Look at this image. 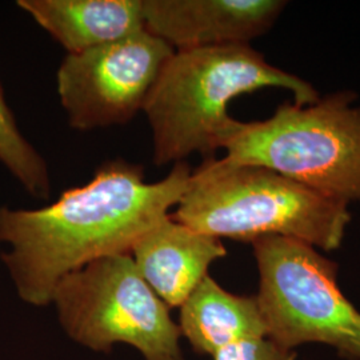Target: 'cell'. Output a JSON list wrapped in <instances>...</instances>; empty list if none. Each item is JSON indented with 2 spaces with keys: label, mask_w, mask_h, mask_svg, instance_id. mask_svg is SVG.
Masks as SVG:
<instances>
[{
  "label": "cell",
  "mask_w": 360,
  "mask_h": 360,
  "mask_svg": "<svg viewBox=\"0 0 360 360\" xmlns=\"http://www.w3.org/2000/svg\"><path fill=\"white\" fill-rule=\"evenodd\" d=\"M171 218L210 236L254 243L281 236L338 250L351 221L348 205L260 166L208 158L193 169Z\"/></svg>",
  "instance_id": "obj_3"
},
{
  "label": "cell",
  "mask_w": 360,
  "mask_h": 360,
  "mask_svg": "<svg viewBox=\"0 0 360 360\" xmlns=\"http://www.w3.org/2000/svg\"><path fill=\"white\" fill-rule=\"evenodd\" d=\"M283 0H143L146 31L175 50L250 44L270 31Z\"/></svg>",
  "instance_id": "obj_8"
},
{
  "label": "cell",
  "mask_w": 360,
  "mask_h": 360,
  "mask_svg": "<svg viewBox=\"0 0 360 360\" xmlns=\"http://www.w3.org/2000/svg\"><path fill=\"white\" fill-rule=\"evenodd\" d=\"M51 304L67 335L84 347L107 352L126 343L146 360H183L179 326L129 254L102 257L65 275Z\"/></svg>",
  "instance_id": "obj_5"
},
{
  "label": "cell",
  "mask_w": 360,
  "mask_h": 360,
  "mask_svg": "<svg viewBox=\"0 0 360 360\" xmlns=\"http://www.w3.org/2000/svg\"><path fill=\"white\" fill-rule=\"evenodd\" d=\"M16 4L68 53L146 30L143 0H19Z\"/></svg>",
  "instance_id": "obj_10"
},
{
  "label": "cell",
  "mask_w": 360,
  "mask_h": 360,
  "mask_svg": "<svg viewBox=\"0 0 360 360\" xmlns=\"http://www.w3.org/2000/svg\"><path fill=\"white\" fill-rule=\"evenodd\" d=\"M215 360H295L296 352L269 336L245 339L219 349Z\"/></svg>",
  "instance_id": "obj_13"
},
{
  "label": "cell",
  "mask_w": 360,
  "mask_h": 360,
  "mask_svg": "<svg viewBox=\"0 0 360 360\" xmlns=\"http://www.w3.org/2000/svg\"><path fill=\"white\" fill-rule=\"evenodd\" d=\"M129 255L144 282L168 309L180 307L208 275L210 266L227 255L218 238L167 218L146 232Z\"/></svg>",
  "instance_id": "obj_9"
},
{
  "label": "cell",
  "mask_w": 360,
  "mask_h": 360,
  "mask_svg": "<svg viewBox=\"0 0 360 360\" xmlns=\"http://www.w3.org/2000/svg\"><path fill=\"white\" fill-rule=\"evenodd\" d=\"M191 174L180 162L166 178L150 183L143 166L116 159L52 205L0 207V243L8 245L1 262L19 297L35 307L49 306L65 275L102 257L129 254L179 205Z\"/></svg>",
  "instance_id": "obj_1"
},
{
  "label": "cell",
  "mask_w": 360,
  "mask_h": 360,
  "mask_svg": "<svg viewBox=\"0 0 360 360\" xmlns=\"http://www.w3.org/2000/svg\"><path fill=\"white\" fill-rule=\"evenodd\" d=\"M179 328L196 352L212 356L232 343L269 336L257 296L231 294L210 275L180 306Z\"/></svg>",
  "instance_id": "obj_11"
},
{
  "label": "cell",
  "mask_w": 360,
  "mask_h": 360,
  "mask_svg": "<svg viewBox=\"0 0 360 360\" xmlns=\"http://www.w3.org/2000/svg\"><path fill=\"white\" fill-rule=\"evenodd\" d=\"M0 163L27 193L37 199L51 196V176L43 156L23 136L0 84Z\"/></svg>",
  "instance_id": "obj_12"
},
{
  "label": "cell",
  "mask_w": 360,
  "mask_h": 360,
  "mask_svg": "<svg viewBox=\"0 0 360 360\" xmlns=\"http://www.w3.org/2000/svg\"><path fill=\"white\" fill-rule=\"evenodd\" d=\"M251 245L269 338L291 349L326 343L343 358L360 360V312L338 285V264L294 239L267 236Z\"/></svg>",
  "instance_id": "obj_6"
},
{
  "label": "cell",
  "mask_w": 360,
  "mask_h": 360,
  "mask_svg": "<svg viewBox=\"0 0 360 360\" xmlns=\"http://www.w3.org/2000/svg\"><path fill=\"white\" fill-rule=\"evenodd\" d=\"M174 51L144 30L87 51L67 53L56 84L68 124L80 131L127 124L143 111Z\"/></svg>",
  "instance_id": "obj_7"
},
{
  "label": "cell",
  "mask_w": 360,
  "mask_h": 360,
  "mask_svg": "<svg viewBox=\"0 0 360 360\" xmlns=\"http://www.w3.org/2000/svg\"><path fill=\"white\" fill-rule=\"evenodd\" d=\"M269 87L290 91L302 105L321 98L309 82L271 65L251 44L174 51L143 108L155 166L180 163L193 154L214 158L233 120L232 99Z\"/></svg>",
  "instance_id": "obj_2"
},
{
  "label": "cell",
  "mask_w": 360,
  "mask_h": 360,
  "mask_svg": "<svg viewBox=\"0 0 360 360\" xmlns=\"http://www.w3.org/2000/svg\"><path fill=\"white\" fill-rule=\"evenodd\" d=\"M352 91L311 104L283 103L255 122L233 119L224 160L269 168L342 203L360 205V105Z\"/></svg>",
  "instance_id": "obj_4"
}]
</instances>
